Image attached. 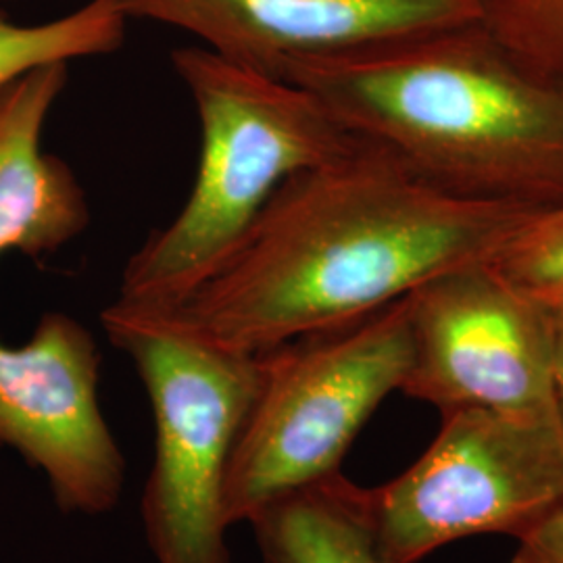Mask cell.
<instances>
[{"label":"cell","mask_w":563,"mask_h":563,"mask_svg":"<svg viewBox=\"0 0 563 563\" xmlns=\"http://www.w3.org/2000/svg\"><path fill=\"white\" fill-rule=\"evenodd\" d=\"M539 211L451 195L357 139L284 181L174 311L211 341L257 355L365 318L444 272L493 262Z\"/></svg>","instance_id":"cell-1"},{"label":"cell","mask_w":563,"mask_h":563,"mask_svg":"<svg viewBox=\"0 0 563 563\" xmlns=\"http://www.w3.org/2000/svg\"><path fill=\"white\" fill-rule=\"evenodd\" d=\"M472 25L302 55L282 78L451 195L560 205L563 88L530 76L493 36H467Z\"/></svg>","instance_id":"cell-2"},{"label":"cell","mask_w":563,"mask_h":563,"mask_svg":"<svg viewBox=\"0 0 563 563\" xmlns=\"http://www.w3.org/2000/svg\"><path fill=\"white\" fill-rule=\"evenodd\" d=\"M201 123V155L180 213L128 260L118 301L178 309L241 244L290 176L351 148L349 134L301 86L205 46L172 53Z\"/></svg>","instance_id":"cell-3"},{"label":"cell","mask_w":563,"mask_h":563,"mask_svg":"<svg viewBox=\"0 0 563 563\" xmlns=\"http://www.w3.org/2000/svg\"><path fill=\"white\" fill-rule=\"evenodd\" d=\"M109 341L146 388L155 455L141 501L155 563H232L225 476L262 384V357L222 346L174 309L115 299L101 313Z\"/></svg>","instance_id":"cell-4"},{"label":"cell","mask_w":563,"mask_h":563,"mask_svg":"<svg viewBox=\"0 0 563 563\" xmlns=\"http://www.w3.org/2000/svg\"><path fill=\"white\" fill-rule=\"evenodd\" d=\"M262 357V384L225 476V522L249 523L282 497L341 472L365 422L409 369V299Z\"/></svg>","instance_id":"cell-5"},{"label":"cell","mask_w":563,"mask_h":563,"mask_svg":"<svg viewBox=\"0 0 563 563\" xmlns=\"http://www.w3.org/2000/svg\"><path fill=\"white\" fill-rule=\"evenodd\" d=\"M560 504L563 423L555 405L444 413L418 462L367 488L372 530L388 563H418L476 534L518 539Z\"/></svg>","instance_id":"cell-6"},{"label":"cell","mask_w":563,"mask_h":563,"mask_svg":"<svg viewBox=\"0 0 563 563\" xmlns=\"http://www.w3.org/2000/svg\"><path fill=\"white\" fill-rule=\"evenodd\" d=\"M407 299L411 357L402 395L443 416L555 405L558 313L514 288L493 263L444 272Z\"/></svg>","instance_id":"cell-7"},{"label":"cell","mask_w":563,"mask_h":563,"mask_svg":"<svg viewBox=\"0 0 563 563\" xmlns=\"http://www.w3.org/2000/svg\"><path fill=\"white\" fill-rule=\"evenodd\" d=\"M99 380V344L67 313H44L25 344L0 342V446L41 470L63 514H109L125 483Z\"/></svg>","instance_id":"cell-8"},{"label":"cell","mask_w":563,"mask_h":563,"mask_svg":"<svg viewBox=\"0 0 563 563\" xmlns=\"http://www.w3.org/2000/svg\"><path fill=\"white\" fill-rule=\"evenodd\" d=\"M130 21L188 32L207 51L274 78L295 57L481 21L472 0H121Z\"/></svg>","instance_id":"cell-9"},{"label":"cell","mask_w":563,"mask_h":563,"mask_svg":"<svg viewBox=\"0 0 563 563\" xmlns=\"http://www.w3.org/2000/svg\"><path fill=\"white\" fill-rule=\"evenodd\" d=\"M67 81L69 63H53L0 90V255L13 251L41 262L90 225L76 172L42 146Z\"/></svg>","instance_id":"cell-10"},{"label":"cell","mask_w":563,"mask_h":563,"mask_svg":"<svg viewBox=\"0 0 563 563\" xmlns=\"http://www.w3.org/2000/svg\"><path fill=\"white\" fill-rule=\"evenodd\" d=\"M263 563H388L367 509V488L341 472L265 507L251 520Z\"/></svg>","instance_id":"cell-11"},{"label":"cell","mask_w":563,"mask_h":563,"mask_svg":"<svg viewBox=\"0 0 563 563\" xmlns=\"http://www.w3.org/2000/svg\"><path fill=\"white\" fill-rule=\"evenodd\" d=\"M130 23L121 0H88L59 20L32 25L0 11V90L38 67L113 55Z\"/></svg>","instance_id":"cell-12"},{"label":"cell","mask_w":563,"mask_h":563,"mask_svg":"<svg viewBox=\"0 0 563 563\" xmlns=\"http://www.w3.org/2000/svg\"><path fill=\"white\" fill-rule=\"evenodd\" d=\"M490 263L528 299L563 311V201L532 216Z\"/></svg>","instance_id":"cell-13"},{"label":"cell","mask_w":563,"mask_h":563,"mask_svg":"<svg viewBox=\"0 0 563 563\" xmlns=\"http://www.w3.org/2000/svg\"><path fill=\"white\" fill-rule=\"evenodd\" d=\"M511 563H563V504L523 530Z\"/></svg>","instance_id":"cell-14"},{"label":"cell","mask_w":563,"mask_h":563,"mask_svg":"<svg viewBox=\"0 0 563 563\" xmlns=\"http://www.w3.org/2000/svg\"><path fill=\"white\" fill-rule=\"evenodd\" d=\"M555 407L563 423V311H558V336H555Z\"/></svg>","instance_id":"cell-15"}]
</instances>
